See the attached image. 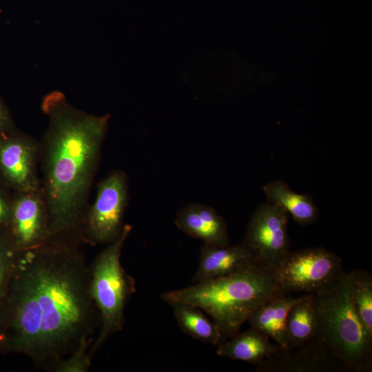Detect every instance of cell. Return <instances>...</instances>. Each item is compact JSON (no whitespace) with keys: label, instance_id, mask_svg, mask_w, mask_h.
Returning <instances> with one entry per match:
<instances>
[{"label":"cell","instance_id":"6da1fadb","mask_svg":"<svg viewBox=\"0 0 372 372\" xmlns=\"http://www.w3.org/2000/svg\"><path fill=\"white\" fill-rule=\"evenodd\" d=\"M82 245L50 238L19 251L0 300V352L23 354L37 369L53 372L94 339L99 315Z\"/></svg>","mask_w":372,"mask_h":372},{"label":"cell","instance_id":"7a4b0ae2","mask_svg":"<svg viewBox=\"0 0 372 372\" xmlns=\"http://www.w3.org/2000/svg\"><path fill=\"white\" fill-rule=\"evenodd\" d=\"M41 108L48 118L39 141V171L48 214L49 238L83 244V221L110 116L77 109L59 92L47 95Z\"/></svg>","mask_w":372,"mask_h":372},{"label":"cell","instance_id":"3957f363","mask_svg":"<svg viewBox=\"0 0 372 372\" xmlns=\"http://www.w3.org/2000/svg\"><path fill=\"white\" fill-rule=\"evenodd\" d=\"M285 293L271 269L252 263L227 276L163 292V300L183 302L203 310L226 338L237 334L251 315Z\"/></svg>","mask_w":372,"mask_h":372},{"label":"cell","instance_id":"277c9868","mask_svg":"<svg viewBox=\"0 0 372 372\" xmlns=\"http://www.w3.org/2000/svg\"><path fill=\"white\" fill-rule=\"evenodd\" d=\"M351 280L345 272L329 289L313 296L318 337L343 364L346 371H372V335L358 317L352 301Z\"/></svg>","mask_w":372,"mask_h":372},{"label":"cell","instance_id":"5b68a950","mask_svg":"<svg viewBox=\"0 0 372 372\" xmlns=\"http://www.w3.org/2000/svg\"><path fill=\"white\" fill-rule=\"evenodd\" d=\"M132 226L125 224L120 236L94 258L90 270V292L99 315L97 335L90 348L92 356L114 334L124 326L127 304L136 291L134 278L121 263L125 243Z\"/></svg>","mask_w":372,"mask_h":372},{"label":"cell","instance_id":"8992f818","mask_svg":"<svg viewBox=\"0 0 372 372\" xmlns=\"http://www.w3.org/2000/svg\"><path fill=\"white\" fill-rule=\"evenodd\" d=\"M272 271L285 293L304 295L326 291L344 273L341 258L321 247L291 251Z\"/></svg>","mask_w":372,"mask_h":372},{"label":"cell","instance_id":"52a82bcc","mask_svg":"<svg viewBox=\"0 0 372 372\" xmlns=\"http://www.w3.org/2000/svg\"><path fill=\"white\" fill-rule=\"evenodd\" d=\"M128 196V178L121 170L112 171L99 183L95 199L90 203L83 221V244L108 245L120 236L125 226Z\"/></svg>","mask_w":372,"mask_h":372},{"label":"cell","instance_id":"ba28073f","mask_svg":"<svg viewBox=\"0 0 372 372\" xmlns=\"http://www.w3.org/2000/svg\"><path fill=\"white\" fill-rule=\"evenodd\" d=\"M288 221L289 214L269 202L251 216L243 241L260 264L272 269L291 251Z\"/></svg>","mask_w":372,"mask_h":372},{"label":"cell","instance_id":"9c48e42d","mask_svg":"<svg viewBox=\"0 0 372 372\" xmlns=\"http://www.w3.org/2000/svg\"><path fill=\"white\" fill-rule=\"evenodd\" d=\"M39 141L19 130L0 137V180L12 192L41 190Z\"/></svg>","mask_w":372,"mask_h":372},{"label":"cell","instance_id":"30bf717a","mask_svg":"<svg viewBox=\"0 0 372 372\" xmlns=\"http://www.w3.org/2000/svg\"><path fill=\"white\" fill-rule=\"evenodd\" d=\"M8 234L19 251L34 248L48 240V214L41 189L12 192Z\"/></svg>","mask_w":372,"mask_h":372},{"label":"cell","instance_id":"8fae6325","mask_svg":"<svg viewBox=\"0 0 372 372\" xmlns=\"http://www.w3.org/2000/svg\"><path fill=\"white\" fill-rule=\"evenodd\" d=\"M345 369L333 352L318 336L302 347L282 349L276 355L266 360L258 371L313 372ZM346 371V369H345Z\"/></svg>","mask_w":372,"mask_h":372},{"label":"cell","instance_id":"7c38bea8","mask_svg":"<svg viewBox=\"0 0 372 372\" xmlns=\"http://www.w3.org/2000/svg\"><path fill=\"white\" fill-rule=\"evenodd\" d=\"M257 262L243 240L226 246L203 243L192 281L196 283L223 277Z\"/></svg>","mask_w":372,"mask_h":372},{"label":"cell","instance_id":"4fadbf2b","mask_svg":"<svg viewBox=\"0 0 372 372\" xmlns=\"http://www.w3.org/2000/svg\"><path fill=\"white\" fill-rule=\"evenodd\" d=\"M174 222L180 230L205 244L214 246L229 245L225 220L208 205L190 203L178 211Z\"/></svg>","mask_w":372,"mask_h":372},{"label":"cell","instance_id":"5bb4252c","mask_svg":"<svg viewBox=\"0 0 372 372\" xmlns=\"http://www.w3.org/2000/svg\"><path fill=\"white\" fill-rule=\"evenodd\" d=\"M218 355L240 360L259 366L264 361L279 353L282 348L270 338L251 327L242 333L223 339L218 345Z\"/></svg>","mask_w":372,"mask_h":372},{"label":"cell","instance_id":"9a60e30c","mask_svg":"<svg viewBox=\"0 0 372 372\" xmlns=\"http://www.w3.org/2000/svg\"><path fill=\"white\" fill-rule=\"evenodd\" d=\"M279 295L260 306L248 319L251 328L267 335L283 349L287 347V320L291 308L304 296Z\"/></svg>","mask_w":372,"mask_h":372},{"label":"cell","instance_id":"2e32d148","mask_svg":"<svg viewBox=\"0 0 372 372\" xmlns=\"http://www.w3.org/2000/svg\"><path fill=\"white\" fill-rule=\"evenodd\" d=\"M267 202L282 208L300 225L313 223L319 216V209L311 196L298 194L282 180H274L263 186Z\"/></svg>","mask_w":372,"mask_h":372},{"label":"cell","instance_id":"e0dca14e","mask_svg":"<svg viewBox=\"0 0 372 372\" xmlns=\"http://www.w3.org/2000/svg\"><path fill=\"white\" fill-rule=\"evenodd\" d=\"M169 304L180 329L188 335L216 346L225 338L215 322L198 307L183 302Z\"/></svg>","mask_w":372,"mask_h":372},{"label":"cell","instance_id":"ac0fdd59","mask_svg":"<svg viewBox=\"0 0 372 372\" xmlns=\"http://www.w3.org/2000/svg\"><path fill=\"white\" fill-rule=\"evenodd\" d=\"M313 296L306 294L289 310L285 350L299 348L318 336V320Z\"/></svg>","mask_w":372,"mask_h":372},{"label":"cell","instance_id":"d6986e66","mask_svg":"<svg viewBox=\"0 0 372 372\" xmlns=\"http://www.w3.org/2000/svg\"><path fill=\"white\" fill-rule=\"evenodd\" d=\"M349 275L354 309L364 327L372 335V276L361 269L353 270Z\"/></svg>","mask_w":372,"mask_h":372},{"label":"cell","instance_id":"ffe728a7","mask_svg":"<svg viewBox=\"0 0 372 372\" xmlns=\"http://www.w3.org/2000/svg\"><path fill=\"white\" fill-rule=\"evenodd\" d=\"M19 251L8 232L0 231V300L8 284Z\"/></svg>","mask_w":372,"mask_h":372},{"label":"cell","instance_id":"44dd1931","mask_svg":"<svg viewBox=\"0 0 372 372\" xmlns=\"http://www.w3.org/2000/svg\"><path fill=\"white\" fill-rule=\"evenodd\" d=\"M94 341L90 338L84 341L70 355L61 360L54 369L53 372H86L91 366L90 348Z\"/></svg>","mask_w":372,"mask_h":372},{"label":"cell","instance_id":"7402d4cb","mask_svg":"<svg viewBox=\"0 0 372 372\" xmlns=\"http://www.w3.org/2000/svg\"><path fill=\"white\" fill-rule=\"evenodd\" d=\"M12 200V192L0 180V231L8 232Z\"/></svg>","mask_w":372,"mask_h":372},{"label":"cell","instance_id":"603a6c76","mask_svg":"<svg viewBox=\"0 0 372 372\" xmlns=\"http://www.w3.org/2000/svg\"><path fill=\"white\" fill-rule=\"evenodd\" d=\"M18 130L9 109L0 96V137L4 136Z\"/></svg>","mask_w":372,"mask_h":372}]
</instances>
